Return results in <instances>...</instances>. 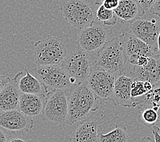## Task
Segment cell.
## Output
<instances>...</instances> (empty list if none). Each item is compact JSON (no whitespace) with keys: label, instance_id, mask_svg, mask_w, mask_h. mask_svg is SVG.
Returning <instances> with one entry per match:
<instances>
[{"label":"cell","instance_id":"obj_1","mask_svg":"<svg viewBox=\"0 0 160 142\" xmlns=\"http://www.w3.org/2000/svg\"><path fill=\"white\" fill-rule=\"evenodd\" d=\"M97 96L87 82L72 87L68 95V113L66 124L73 125L87 120L92 111L98 108Z\"/></svg>","mask_w":160,"mask_h":142},{"label":"cell","instance_id":"obj_2","mask_svg":"<svg viewBox=\"0 0 160 142\" xmlns=\"http://www.w3.org/2000/svg\"><path fill=\"white\" fill-rule=\"evenodd\" d=\"M128 58L120 37H113L98 51L95 66H100L117 76L125 75Z\"/></svg>","mask_w":160,"mask_h":142},{"label":"cell","instance_id":"obj_3","mask_svg":"<svg viewBox=\"0 0 160 142\" xmlns=\"http://www.w3.org/2000/svg\"><path fill=\"white\" fill-rule=\"evenodd\" d=\"M67 56V49L58 38L49 37L35 43L34 57L38 66L61 65Z\"/></svg>","mask_w":160,"mask_h":142},{"label":"cell","instance_id":"obj_4","mask_svg":"<svg viewBox=\"0 0 160 142\" xmlns=\"http://www.w3.org/2000/svg\"><path fill=\"white\" fill-rule=\"evenodd\" d=\"M33 70L36 77L47 87L48 94L58 90H66L79 83L68 75L61 65L38 66Z\"/></svg>","mask_w":160,"mask_h":142},{"label":"cell","instance_id":"obj_5","mask_svg":"<svg viewBox=\"0 0 160 142\" xmlns=\"http://www.w3.org/2000/svg\"><path fill=\"white\" fill-rule=\"evenodd\" d=\"M60 10L64 18L78 29L90 26L96 17L95 11L85 0H69L62 3Z\"/></svg>","mask_w":160,"mask_h":142},{"label":"cell","instance_id":"obj_6","mask_svg":"<svg viewBox=\"0 0 160 142\" xmlns=\"http://www.w3.org/2000/svg\"><path fill=\"white\" fill-rule=\"evenodd\" d=\"M61 66L68 75L81 83L87 82L95 65L88 52L77 48L68 55Z\"/></svg>","mask_w":160,"mask_h":142},{"label":"cell","instance_id":"obj_7","mask_svg":"<svg viewBox=\"0 0 160 142\" xmlns=\"http://www.w3.org/2000/svg\"><path fill=\"white\" fill-rule=\"evenodd\" d=\"M68 113V96L66 90H58L48 94L42 115L43 120L56 124L66 123Z\"/></svg>","mask_w":160,"mask_h":142},{"label":"cell","instance_id":"obj_8","mask_svg":"<svg viewBox=\"0 0 160 142\" xmlns=\"http://www.w3.org/2000/svg\"><path fill=\"white\" fill-rule=\"evenodd\" d=\"M116 78L117 76L112 72L94 66L87 82L98 98L108 101L112 98Z\"/></svg>","mask_w":160,"mask_h":142},{"label":"cell","instance_id":"obj_9","mask_svg":"<svg viewBox=\"0 0 160 142\" xmlns=\"http://www.w3.org/2000/svg\"><path fill=\"white\" fill-rule=\"evenodd\" d=\"M108 30L100 24L93 22L82 29L77 38L78 48L91 53L100 50L108 42Z\"/></svg>","mask_w":160,"mask_h":142},{"label":"cell","instance_id":"obj_10","mask_svg":"<svg viewBox=\"0 0 160 142\" xmlns=\"http://www.w3.org/2000/svg\"><path fill=\"white\" fill-rule=\"evenodd\" d=\"M129 28L134 36L149 45L156 53H159L158 39L160 32L159 17L151 20L141 18L134 19L131 21Z\"/></svg>","mask_w":160,"mask_h":142},{"label":"cell","instance_id":"obj_11","mask_svg":"<svg viewBox=\"0 0 160 142\" xmlns=\"http://www.w3.org/2000/svg\"><path fill=\"white\" fill-rule=\"evenodd\" d=\"M0 126L10 131H29L33 128V120L20 109L9 110L1 112Z\"/></svg>","mask_w":160,"mask_h":142},{"label":"cell","instance_id":"obj_12","mask_svg":"<svg viewBox=\"0 0 160 142\" xmlns=\"http://www.w3.org/2000/svg\"><path fill=\"white\" fill-rule=\"evenodd\" d=\"M134 79L127 75L117 76L112 101L115 105L135 107L136 103L132 97V86Z\"/></svg>","mask_w":160,"mask_h":142},{"label":"cell","instance_id":"obj_13","mask_svg":"<svg viewBox=\"0 0 160 142\" xmlns=\"http://www.w3.org/2000/svg\"><path fill=\"white\" fill-rule=\"evenodd\" d=\"M129 76L134 79L149 82L155 85L160 82V53L151 57L145 66H133Z\"/></svg>","mask_w":160,"mask_h":142},{"label":"cell","instance_id":"obj_14","mask_svg":"<svg viewBox=\"0 0 160 142\" xmlns=\"http://www.w3.org/2000/svg\"><path fill=\"white\" fill-rule=\"evenodd\" d=\"M47 99V94L21 93L19 109L26 116L38 118L42 115Z\"/></svg>","mask_w":160,"mask_h":142},{"label":"cell","instance_id":"obj_15","mask_svg":"<svg viewBox=\"0 0 160 142\" xmlns=\"http://www.w3.org/2000/svg\"><path fill=\"white\" fill-rule=\"evenodd\" d=\"M127 58L134 55L153 57L156 53L149 45L137 38L132 32H124L120 36Z\"/></svg>","mask_w":160,"mask_h":142},{"label":"cell","instance_id":"obj_16","mask_svg":"<svg viewBox=\"0 0 160 142\" xmlns=\"http://www.w3.org/2000/svg\"><path fill=\"white\" fill-rule=\"evenodd\" d=\"M21 95L18 79L14 76L3 89L0 90L1 111L19 109Z\"/></svg>","mask_w":160,"mask_h":142},{"label":"cell","instance_id":"obj_17","mask_svg":"<svg viewBox=\"0 0 160 142\" xmlns=\"http://www.w3.org/2000/svg\"><path fill=\"white\" fill-rule=\"evenodd\" d=\"M70 142H100L97 120L88 119L82 121L72 134Z\"/></svg>","mask_w":160,"mask_h":142},{"label":"cell","instance_id":"obj_18","mask_svg":"<svg viewBox=\"0 0 160 142\" xmlns=\"http://www.w3.org/2000/svg\"><path fill=\"white\" fill-rule=\"evenodd\" d=\"M18 87L21 93L33 94H48V90L36 76L30 74L28 70L25 69L16 75Z\"/></svg>","mask_w":160,"mask_h":142},{"label":"cell","instance_id":"obj_19","mask_svg":"<svg viewBox=\"0 0 160 142\" xmlns=\"http://www.w3.org/2000/svg\"><path fill=\"white\" fill-rule=\"evenodd\" d=\"M115 13L117 17L123 22H131L134 19L142 17L145 11L138 0H120Z\"/></svg>","mask_w":160,"mask_h":142},{"label":"cell","instance_id":"obj_20","mask_svg":"<svg viewBox=\"0 0 160 142\" xmlns=\"http://www.w3.org/2000/svg\"><path fill=\"white\" fill-rule=\"evenodd\" d=\"M100 142H130V139L126 127L123 125H117L108 133H100Z\"/></svg>","mask_w":160,"mask_h":142},{"label":"cell","instance_id":"obj_21","mask_svg":"<svg viewBox=\"0 0 160 142\" xmlns=\"http://www.w3.org/2000/svg\"><path fill=\"white\" fill-rule=\"evenodd\" d=\"M96 16L98 21H102L105 25H115L118 19L115 10L106 8L103 5L98 7L96 13Z\"/></svg>","mask_w":160,"mask_h":142},{"label":"cell","instance_id":"obj_22","mask_svg":"<svg viewBox=\"0 0 160 142\" xmlns=\"http://www.w3.org/2000/svg\"><path fill=\"white\" fill-rule=\"evenodd\" d=\"M142 107H153L157 111L160 109V82L153 85V89L146 95V101Z\"/></svg>","mask_w":160,"mask_h":142},{"label":"cell","instance_id":"obj_23","mask_svg":"<svg viewBox=\"0 0 160 142\" xmlns=\"http://www.w3.org/2000/svg\"><path fill=\"white\" fill-rule=\"evenodd\" d=\"M150 92V88L145 82L134 79L132 86L131 92L132 97L134 99V102L135 100L142 98L144 96H145Z\"/></svg>","mask_w":160,"mask_h":142},{"label":"cell","instance_id":"obj_24","mask_svg":"<svg viewBox=\"0 0 160 142\" xmlns=\"http://www.w3.org/2000/svg\"><path fill=\"white\" fill-rule=\"evenodd\" d=\"M141 116L146 124L154 126L159 120V111L155 110L153 107H147L142 111Z\"/></svg>","mask_w":160,"mask_h":142},{"label":"cell","instance_id":"obj_25","mask_svg":"<svg viewBox=\"0 0 160 142\" xmlns=\"http://www.w3.org/2000/svg\"><path fill=\"white\" fill-rule=\"evenodd\" d=\"M120 0H105L103 2L102 5L104 6L106 8L115 10L119 4Z\"/></svg>","mask_w":160,"mask_h":142},{"label":"cell","instance_id":"obj_26","mask_svg":"<svg viewBox=\"0 0 160 142\" xmlns=\"http://www.w3.org/2000/svg\"><path fill=\"white\" fill-rule=\"evenodd\" d=\"M157 0H138V2L142 6L144 11L149 10L151 7L154 5V3L156 2Z\"/></svg>","mask_w":160,"mask_h":142},{"label":"cell","instance_id":"obj_27","mask_svg":"<svg viewBox=\"0 0 160 142\" xmlns=\"http://www.w3.org/2000/svg\"><path fill=\"white\" fill-rule=\"evenodd\" d=\"M150 13L153 14L158 17H160V0H157L154 5L149 10Z\"/></svg>","mask_w":160,"mask_h":142},{"label":"cell","instance_id":"obj_28","mask_svg":"<svg viewBox=\"0 0 160 142\" xmlns=\"http://www.w3.org/2000/svg\"><path fill=\"white\" fill-rule=\"evenodd\" d=\"M11 81V79L9 78L8 76H5L2 75L0 77V90L3 89L8 83Z\"/></svg>","mask_w":160,"mask_h":142},{"label":"cell","instance_id":"obj_29","mask_svg":"<svg viewBox=\"0 0 160 142\" xmlns=\"http://www.w3.org/2000/svg\"><path fill=\"white\" fill-rule=\"evenodd\" d=\"M153 135L154 136L155 142H160V133L158 130V126L155 125L153 126Z\"/></svg>","mask_w":160,"mask_h":142},{"label":"cell","instance_id":"obj_30","mask_svg":"<svg viewBox=\"0 0 160 142\" xmlns=\"http://www.w3.org/2000/svg\"><path fill=\"white\" fill-rule=\"evenodd\" d=\"M9 137L4 132L0 130V142H9Z\"/></svg>","mask_w":160,"mask_h":142},{"label":"cell","instance_id":"obj_31","mask_svg":"<svg viewBox=\"0 0 160 142\" xmlns=\"http://www.w3.org/2000/svg\"><path fill=\"white\" fill-rule=\"evenodd\" d=\"M9 142H28L21 137H13L9 139Z\"/></svg>","mask_w":160,"mask_h":142},{"label":"cell","instance_id":"obj_32","mask_svg":"<svg viewBox=\"0 0 160 142\" xmlns=\"http://www.w3.org/2000/svg\"><path fill=\"white\" fill-rule=\"evenodd\" d=\"M140 142H155V140L152 139L150 137H144L140 141Z\"/></svg>","mask_w":160,"mask_h":142},{"label":"cell","instance_id":"obj_33","mask_svg":"<svg viewBox=\"0 0 160 142\" xmlns=\"http://www.w3.org/2000/svg\"><path fill=\"white\" fill-rule=\"evenodd\" d=\"M105 0H94V2H95V4L97 5V6H101L102 5L103 2H104Z\"/></svg>","mask_w":160,"mask_h":142},{"label":"cell","instance_id":"obj_34","mask_svg":"<svg viewBox=\"0 0 160 142\" xmlns=\"http://www.w3.org/2000/svg\"><path fill=\"white\" fill-rule=\"evenodd\" d=\"M158 53H160V32H159L158 39Z\"/></svg>","mask_w":160,"mask_h":142},{"label":"cell","instance_id":"obj_35","mask_svg":"<svg viewBox=\"0 0 160 142\" xmlns=\"http://www.w3.org/2000/svg\"><path fill=\"white\" fill-rule=\"evenodd\" d=\"M158 130H159V132L160 133V127H158Z\"/></svg>","mask_w":160,"mask_h":142},{"label":"cell","instance_id":"obj_36","mask_svg":"<svg viewBox=\"0 0 160 142\" xmlns=\"http://www.w3.org/2000/svg\"><path fill=\"white\" fill-rule=\"evenodd\" d=\"M159 20H160V17H159Z\"/></svg>","mask_w":160,"mask_h":142}]
</instances>
